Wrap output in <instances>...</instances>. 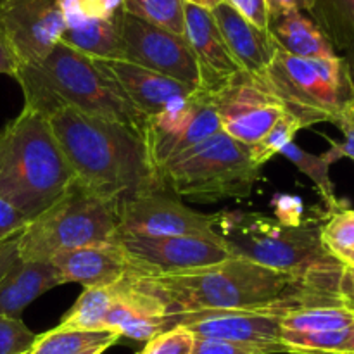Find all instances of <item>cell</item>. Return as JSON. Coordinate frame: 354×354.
Here are the masks:
<instances>
[{"label":"cell","mask_w":354,"mask_h":354,"mask_svg":"<svg viewBox=\"0 0 354 354\" xmlns=\"http://www.w3.org/2000/svg\"><path fill=\"white\" fill-rule=\"evenodd\" d=\"M75 182L114 206L162 190L144 135L114 121L59 109L48 118Z\"/></svg>","instance_id":"1"},{"label":"cell","mask_w":354,"mask_h":354,"mask_svg":"<svg viewBox=\"0 0 354 354\" xmlns=\"http://www.w3.org/2000/svg\"><path fill=\"white\" fill-rule=\"evenodd\" d=\"M24 107L50 118L59 109L114 121L142 131L147 118L124 97L120 86L95 66L92 57L59 41L50 54L35 66L17 69Z\"/></svg>","instance_id":"2"},{"label":"cell","mask_w":354,"mask_h":354,"mask_svg":"<svg viewBox=\"0 0 354 354\" xmlns=\"http://www.w3.org/2000/svg\"><path fill=\"white\" fill-rule=\"evenodd\" d=\"M133 277L168 315L268 310L296 283L283 273L237 258L175 275Z\"/></svg>","instance_id":"3"},{"label":"cell","mask_w":354,"mask_h":354,"mask_svg":"<svg viewBox=\"0 0 354 354\" xmlns=\"http://www.w3.org/2000/svg\"><path fill=\"white\" fill-rule=\"evenodd\" d=\"M73 180L48 118L23 107L0 130V197L33 220L68 190Z\"/></svg>","instance_id":"4"},{"label":"cell","mask_w":354,"mask_h":354,"mask_svg":"<svg viewBox=\"0 0 354 354\" xmlns=\"http://www.w3.org/2000/svg\"><path fill=\"white\" fill-rule=\"evenodd\" d=\"M320 225L287 227L263 213L221 211L216 232L230 258L275 270L299 283L341 266L322 245Z\"/></svg>","instance_id":"5"},{"label":"cell","mask_w":354,"mask_h":354,"mask_svg":"<svg viewBox=\"0 0 354 354\" xmlns=\"http://www.w3.org/2000/svg\"><path fill=\"white\" fill-rule=\"evenodd\" d=\"M261 168L248 145L223 131L166 161L158 169L161 189L196 203L245 199L251 196Z\"/></svg>","instance_id":"6"},{"label":"cell","mask_w":354,"mask_h":354,"mask_svg":"<svg viewBox=\"0 0 354 354\" xmlns=\"http://www.w3.org/2000/svg\"><path fill=\"white\" fill-rule=\"evenodd\" d=\"M256 82L272 92L304 128L332 123L354 106V75L344 55L310 59L279 48L265 75Z\"/></svg>","instance_id":"7"},{"label":"cell","mask_w":354,"mask_h":354,"mask_svg":"<svg viewBox=\"0 0 354 354\" xmlns=\"http://www.w3.org/2000/svg\"><path fill=\"white\" fill-rule=\"evenodd\" d=\"M118 206L73 180L50 207L19 234V259L48 261L62 251L120 242Z\"/></svg>","instance_id":"8"},{"label":"cell","mask_w":354,"mask_h":354,"mask_svg":"<svg viewBox=\"0 0 354 354\" xmlns=\"http://www.w3.org/2000/svg\"><path fill=\"white\" fill-rule=\"evenodd\" d=\"M221 131L213 95L196 90L187 99L147 118L142 130L149 159L158 171L166 161Z\"/></svg>","instance_id":"9"},{"label":"cell","mask_w":354,"mask_h":354,"mask_svg":"<svg viewBox=\"0 0 354 354\" xmlns=\"http://www.w3.org/2000/svg\"><path fill=\"white\" fill-rule=\"evenodd\" d=\"M121 235L142 237H206L221 242L218 213L194 211L166 190H152L118 206ZM223 244V242H221Z\"/></svg>","instance_id":"10"},{"label":"cell","mask_w":354,"mask_h":354,"mask_svg":"<svg viewBox=\"0 0 354 354\" xmlns=\"http://www.w3.org/2000/svg\"><path fill=\"white\" fill-rule=\"evenodd\" d=\"M121 38V59L201 88L199 69L189 44L180 35L130 16L116 14Z\"/></svg>","instance_id":"11"},{"label":"cell","mask_w":354,"mask_h":354,"mask_svg":"<svg viewBox=\"0 0 354 354\" xmlns=\"http://www.w3.org/2000/svg\"><path fill=\"white\" fill-rule=\"evenodd\" d=\"M120 245L127 256L128 273L137 277L175 275L230 258L221 242L206 237L121 235Z\"/></svg>","instance_id":"12"},{"label":"cell","mask_w":354,"mask_h":354,"mask_svg":"<svg viewBox=\"0 0 354 354\" xmlns=\"http://www.w3.org/2000/svg\"><path fill=\"white\" fill-rule=\"evenodd\" d=\"M213 95L223 133L241 144L254 145L287 113L283 104L244 71Z\"/></svg>","instance_id":"13"},{"label":"cell","mask_w":354,"mask_h":354,"mask_svg":"<svg viewBox=\"0 0 354 354\" xmlns=\"http://www.w3.org/2000/svg\"><path fill=\"white\" fill-rule=\"evenodd\" d=\"M57 0H2L0 33L12 48L19 68L40 64L64 33Z\"/></svg>","instance_id":"14"},{"label":"cell","mask_w":354,"mask_h":354,"mask_svg":"<svg viewBox=\"0 0 354 354\" xmlns=\"http://www.w3.org/2000/svg\"><path fill=\"white\" fill-rule=\"evenodd\" d=\"M180 325L196 339H213L258 349L265 354L283 353L280 317L270 310H223L169 315L168 328Z\"/></svg>","instance_id":"15"},{"label":"cell","mask_w":354,"mask_h":354,"mask_svg":"<svg viewBox=\"0 0 354 354\" xmlns=\"http://www.w3.org/2000/svg\"><path fill=\"white\" fill-rule=\"evenodd\" d=\"M183 38L197 62L201 90L216 93L230 85L242 73L232 57L221 31L209 10L185 3V31Z\"/></svg>","instance_id":"16"},{"label":"cell","mask_w":354,"mask_h":354,"mask_svg":"<svg viewBox=\"0 0 354 354\" xmlns=\"http://www.w3.org/2000/svg\"><path fill=\"white\" fill-rule=\"evenodd\" d=\"M93 62L120 86L131 106L145 118L158 116L166 107L199 90L123 59H93Z\"/></svg>","instance_id":"17"},{"label":"cell","mask_w":354,"mask_h":354,"mask_svg":"<svg viewBox=\"0 0 354 354\" xmlns=\"http://www.w3.org/2000/svg\"><path fill=\"white\" fill-rule=\"evenodd\" d=\"M168 317L161 301L138 286L133 275L127 273L116 283V296L104 320V330L147 342L154 335L168 330Z\"/></svg>","instance_id":"18"},{"label":"cell","mask_w":354,"mask_h":354,"mask_svg":"<svg viewBox=\"0 0 354 354\" xmlns=\"http://www.w3.org/2000/svg\"><path fill=\"white\" fill-rule=\"evenodd\" d=\"M48 261L55 266L62 283H82L85 289L114 286L128 273L127 256L120 242L62 251Z\"/></svg>","instance_id":"19"},{"label":"cell","mask_w":354,"mask_h":354,"mask_svg":"<svg viewBox=\"0 0 354 354\" xmlns=\"http://www.w3.org/2000/svg\"><path fill=\"white\" fill-rule=\"evenodd\" d=\"M211 14L239 68L252 80L261 78L279 50L270 31L249 23L227 3H220Z\"/></svg>","instance_id":"20"},{"label":"cell","mask_w":354,"mask_h":354,"mask_svg":"<svg viewBox=\"0 0 354 354\" xmlns=\"http://www.w3.org/2000/svg\"><path fill=\"white\" fill-rule=\"evenodd\" d=\"M62 286L61 277L50 261H23L0 280V315L19 318L35 299Z\"/></svg>","instance_id":"21"},{"label":"cell","mask_w":354,"mask_h":354,"mask_svg":"<svg viewBox=\"0 0 354 354\" xmlns=\"http://www.w3.org/2000/svg\"><path fill=\"white\" fill-rule=\"evenodd\" d=\"M268 31L277 47L290 55L310 59H328L339 55L318 24L301 10H289L272 19Z\"/></svg>","instance_id":"22"},{"label":"cell","mask_w":354,"mask_h":354,"mask_svg":"<svg viewBox=\"0 0 354 354\" xmlns=\"http://www.w3.org/2000/svg\"><path fill=\"white\" fill-rule=\"evenodd\" d=\"M61 41L92 59H121V38L114 19L85 17L64 28Z\"/></svg>","instance_id":"23"},{"label":"cell","mask_w":354,"mask_h":354,"mask_svg":"<svg viewBox=\"0 0 354 354\" xmlns=\"http://www.w3.org/2000/svg\"><path fill=\"white\" fill-rule=\"evenodd\" d=\"M280 328L287 332L342 330L354 325V308L344 303H320L279 313Z\"/></svg>","instance_id":"24"},{"label":"cell","mask_w":354,"mask_h":354,"mask_svg":"<svg viewBox=\"0 0 354 354\" xmlns=\"http://www.w3.org/2000/svg\"><path fill=\"white\" fill-rule=\"evenodd\" d=\"M308 14L335 50L354 55V0H313Z\"/></svg>","instance_id":"25"},{"label":"cell","mask_w":354,"mask_h":354,"mask_svg":"<svg viewBox=\"0 0 354 354\" xmlns=\"http://www.w3.org/2000/svg\"><path fill=\"white\" fill-rule=\"evenodd\" d=\"M116 296V283L107 287H88L66 311L57 328L61 330H104V320Z\"/></svg>","instance_id":"26"},{"label":"cell","mask_w":354,"mask_h":354,"mask_svg":"<svg viewBox=\"0 0 354 354\" xmlns=\"http://www.w3.org/2000/svg\"><path fill=\"white\" fill-rule=\"evenodd\" d=\"M282 156H286L301 173L308 176V178L313 182V185L317 187L318 194L324 199L325 206L332 211L341 209L342 203L335 196L334 183L330 178V165H334L335 161H339V158L335 156V152L332 149H328L325 154H311V152L304 151L303 147H299L297 144L290 142L289 145L282 149L280 152Z\"/></svg>","instance_id":"27"},{"label":"cell","mask_w":354,"mask_h":354,"mask_svg":"<svg viewBox=\"0 0 354 354\" xmlns=\"http://www.w3.org/2000/svg\"><path fill=\"white\" fill-rule=\"evenodd\" d=\"M283 353L290 354H354V325L328 332H280Z\"/></svg>","instance_id":"28"},{"label":"cell","mask_w":354,"mask_h":354,"mask_svg":"<svg viewBox=\"0 0 354 354\" xmlns=\"http://www.w3.org/2000/svg\"><path fill=\"white\" fill-rule=\"evenodd\" d=\"M120 335L107 330H61L52 328L38 335L33 354H78L97 346H114Z\"/></svg>","instance_id":"29"},{"label":"cell","mask_w":354,"mask_h":354,"mask_svg":"<svg viewBox=\"0 0 354 354\" xmlns=\"http://www.w3.org/2000/svg\"><path fill=\"white\" fill-rule=\"evenodd\" d=\"M320 241L335 261L342 266H354V209L332 211L320 225Z\"/></svg>","instance_id":"30"},{"label":"cell","mask_w":354,"mask_h":354,"mask_svg":"<svg viewBox=\"0 0 354 354\" xmlns=\"http://www.w3.org/2000/svg\"><path fill=\"white\" fill-rule=\"evenodd\" d=\"M123 10L145 23L183 37L185 31L183 0H124Z\"/></svg>","instance_id":"31"},{"label":"cell","mask_w":354,"mask_h":354,"mask_svg":"<svg viewBox=\"0 0 354 354\" xmlns=\"http://www.w3.org/2000/svg\"><path fill=\"white\" fill-rule=\"evenodd\" d=\"M303 128L304 124L301 123L296 116H292L290 113L283 114V116L270 128L268 133H266L261 140L256 142L254 145L249 147V151H251V159L254 161V165H258L259 168H261V166L266 165L273 156L280 154L286 145L294 142L296 133L299 130H303Z\"/></svg>","instance_id":"32"},{"label":"cell","mask_w":354,"mask_h":354,"mask_svg":"<svg viewBox=\"0 0 354 354\" xmlns=\"http://www.w3.org/2000/svg\"><path fill=\"white\" fill-rule=\"evenodd\" d=\"M37 334L23 324L21 318L0 315V354H24L33 349Z\"/></svg>","instance_id":"33"},{"label":"cell","mask_w":354,"mask_h":354,"mask_svg":"<svg viewBox=\"0 0 354 354\" xmlns=\"http://www.w3.org/2000/svg\"><path fill=\"white\" fill-rule=\"evenodd\" d=\"M194 344H196V335L185 327L175 325L149 339L138 354H190Z\"/></svg>","instance_id":"34"},{"label":"cell","mask_w":354,"mask_h":354,"mask_svg":"<svg viewBox=\"0 0 354 354\" xmlns=\"http://www.w3.org/2000/svg\"><path fill=\"white\" fill-rule=\"evenodd\" d=\"M30 221L23 211L0 197V242L21 234Z\"/></svg>","instance_id":"35"},{"label":"cell","mask_w":354,"mask_h":354,"mask_svg":"<svg viewBox=\"0 0 354 354\" xmlns=\"http://www.w3.org/2000/svg\"><path fill=\"white\" fill-rule=\"evenodd\" d=\"M228 7L241 14L244 19L252 23L254 26L268 31L270 28V14L265 0H223Z\"/></svg>","instance_id":"36"},{"label":"cell","mask_w":354,"mask_h":354,"mask_svg":"<svg viewBox=\"0 0 354 354\" xmlns=\"http://www.w3.org/2000/svg\"><path fill=\"white\" fill-rule=\"evenodd\" d=\"M332 124H335V127L342 131L344 140H328L330 142V149L335 152V156H337L339 159L349 158L354 161V118L351 116V113L348 111V113L337 116L332 121Z\"/></svg>","instance_id":"37"},{"label":"cell","mask_w":354,"mask_h":354,"mask_svg":"<svg viewBox=\"0 0 354 354\" xmlns=\"http://www.w3.org/2000/svg\"><path fill=\"white\" fill-rule=\"evenodd\" d=\"M277 220L287 227L303 225V201L292 196H280L275 199Z\"/></svg>","instance_id":"38"},{"label":"cell","mask_w":354,"mask_h":354,"mask_svg":"<svg viewBox=\"0 0 354 354\" xmlns=\"http://www.w3.org/2000/svg\"><path fill=\"white\" fill-rule=\"evenodd\" d=\"M190 354H265L258 349L245 348V346L232 344L225 341H213V339H196V344Z\"/></svg>","instance_id":"39"},{"label":"cell","mask_w":354,"mask_h":354,"mask_svg":"<svg viewBox=\"0 0 354 354\" xmlns=\"http://www.w3.org/2000/svg\"><path fill=\"white\" fill-rule=\"evenodd\" d=\"M17 259H19V234L0 242V280L9 273Z\"/></svg>","instance_id":"40"},{"label":"cell","mask_w":354,"mask_h":354,"mask_svg":"<svg viewBox=\"0 0 354 354\" xmlns=\"http://www.w3.org/2000/svg\"><path fill=\"white\" fill-rule=\"evenodd\" d=\"M268 7L270 21L289 10H301V12H310L313 7V0H265Z\"/></svg>","instance_id":"41"},{"label":"cell","mask_w":354,"mask_h":354,"mask_svg":"<svg viewBox=\"0 0 354 354\" xmlns=\"http://www.w3.org/2000/svg\"><path fill=\"white\" fill-rule=\"evenodd\" d=\"M124 0H88V12L99 19H114L123 9Z\"/></svg>","instance_id":"42"},{"label":"cell","mask_w":354,"mask_h":354,"mask_svg":"<svg viewBox=\"0 0 354 354\" xmlns=\"http://www.w3.org/2000/svg\"><path fill=\"white\" fill-rule=\"evenodd\" d=\"M17 69H19V62H17L10 45L7 44L6 37L0 33V75H7L16 78Z\"/></svg>","instance_id":"43"},{"label":"cell","mask_w":354,"mask_h":354,"mask_svg":"<svg viewBox=\"0 0 354 354\" xmlns=\"http://www.w3.org/2000/svg\"><path fill=\"white\" fill-rule=\"evenodd\" d=\"M339 296L348 304L354 308V266H342L341 280H339Z\"/></svg>","instance_id":"44"},{"label":"cell","mask_w":354,"mask_h":354,"mask_svg":"<svg viewBox=\"0 0 354 354\" xmlns=\"http://www.w3.org/2000/svg\"><path fill=\"white\" fill-rule=\"evenodd\" d=\"M185 3H189V6H196L199 7V9H204V10H213L216 9L220 3H223V0H183Z\"/></svg>","instance_id":"45"},{"label":"cell","mask_w":354,"mask_h":354,"mask_svg":"<svg viewBox=\"0 0 354 354\" xmlns=\"http://www.w3.org/2000/svg\"><path fill=\"white\" fill-rule=\"evenodd\" d=\"M111 346H97V348H92V349H86V351L83 353H78V354H102L104 351H107Z\"/></svg>","instance_id":"46"},{"label":"cell","mask_w":354,"mask_h":354,"mask_svg":"<svg viewBox=\"0 0 354 354\" xmlns=\"http://www.w3.org/2000/svg\"><path fill=\"white\" fill-rule=\"evenodd\" d=\"M344 57L349 61V66H351V71H353V75H354V55H344Z\"/></svg>","instance_id":"47"},{"label":"cell","mask_w":354,"mask_h":354,"mask_svg":"<svg viewBox=\"0 0 354 354\" xmlns=\"http://www.w3.org/2000/svg\"><path fill=\"white\" fill-rule=\"evenodd\" d=\"M349 113H351V116H353V118H354V106H353V107H351V109H349Z\"/></svg>","instance_id":"48"},{"label":"cell","mask_w":354,"mask_h":354,"mask_svg":"<svg viewBox=\"0 0 354 354\" xmlns=\"http://www.w3.org/2000/svg\"><path fill=\"white\" fill-rule=\"evenodd\" d=\"M24 354H33V353H31V351H30V353H24Z\"/></svg>","instance_id":"49"},{"label":"cell","mask_w":354,"mask_h":354,"mask_svg":"<svg viewBox=\"0 0 354 354\" xmlns=\"http://www.w3.org/2000/svg\"><path fill=\"white\" fill-rule=\"evenodd\" d=\"M0 6H2V0H0Z\"/></svg>","instance_id":"50"}]
</instances>
